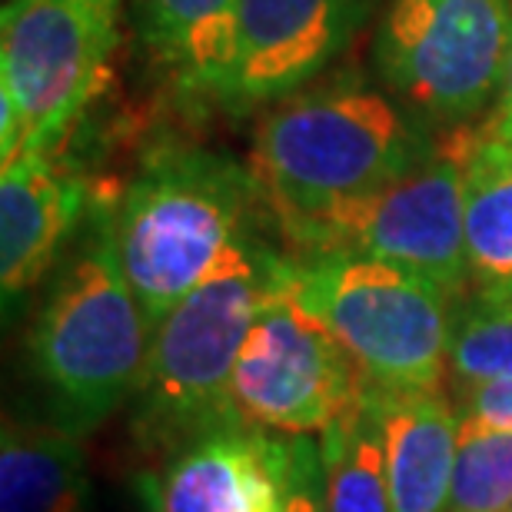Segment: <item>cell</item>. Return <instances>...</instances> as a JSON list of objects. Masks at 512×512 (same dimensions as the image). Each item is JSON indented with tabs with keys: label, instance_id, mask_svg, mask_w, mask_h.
Returning <instances> with one entry per match:
<instances>
[{
	"label": "cell",
	"instance_id": "9",
	"mask_svg": "<svg viewBox=\"0 0 512 512\" xmlns=\"http://www.w3.org/2000/svg\"><path fill=\"white\" fill-rule=\"evenodd\" d=\"M366 393L370 383L350 353L280 283L233 366L237 416L263 433L320 436Z\"/></svg>",
	"mask_w": 512,
	"mask_h": 512
},
{
	"label": "cell",
	"instance_id": "20",
	"mask_svg": "<svg viewBox=\"0 0 512 512\" xmlns=\"http://www.w3.org/2000/svg\"><path fill=\"white\" fill-rule=\"evenodd\" d=\"M280 512H326L320 436H286Z\"/></svg>",
	"mask_w": 512,
	"mask_h": 512
},
{
	"label": "cell",
	"instance_id": "7",
	"mask_svg": "<svg viewBox=\"0 0 512 512\" xmlns=\"http://www.w3.org/2000/svg\"><path fill=\"white\" fill-rule=\"evenodd\" d=\"M276 223L293 253H353L426 276L456 296L469 293L459 153L439 150L366 197Z\"/></svg>",
	"mask_w": 512,
	"mask_h": 512
},
{
	"label": "cell",
	"instance_id": "18",
	"mask_svg": "<svg viewBox=\"0 0 512 512\" xmlns=\"http://www.w3.org/2000/svg\"><path fill=\"white\" fill-rule=\"evenodd\" d=\"M446 380L453 393L469 386L512 380V300L476 296L459 303Z\"/></svg>",
	"mask_w": 512,
	"mask_h": 512
},
{
	"label": "cell",
	"instance_id": "3",
	"mask_svg": "<svg viewBox=\"0 0 512 512\" xmlns=\"http://www.w3.org/2000/svg\"><path fill=\"white\" fill-rule=\"evenodd\" d=\"M253 167L207 147H160L143 157L114 210V243L130 290L157 326L260 220Z\"/></svg>",
	"mask_w": 512,
	"mask_h": 512
},
{
	"label": "cell",
	"instance_id": "14",
	"mask_svg": "<svg viewBox=\"0 0 512 512\" xmlns=\"http://www.w3.org/2000/svg\"><path fill=\"white\" fill-rule=\"evenodd\" d=\"M383 429L393 512H446L459 446L456 399L439 389L383 393L373 389Z\"/></svg>",
	"mask_w": 512,
	"mask_h": 512
},
{
	"label": "cell",
	"instance_id": "24",
	"mask_svg": "<svg viewBox=\"0 0 512 512\" xmlns=\"http://www.w3.org/2000/svg\"><path fill=\"white\" fill-rule=\"evenodd\" d=\"M280 473H283V469H280ZM263 512H280V493H276V496L270 499V506H266Z\"/></svg>",
	"mask_w": 512,
	"mask_h": 512
},
{
	"label": "cell",
	"instance_id": "16",
	"mask_svg": "<svg viewBox=\"0 0 512 512\" xmlns=\"http://www.w3.org/2000/svg\"><path fill=\"white\" fill-rule=\"evenodd\" d=\"M90 476L80 436L47 423H4L0 512H87Z\"/></svg>",
	"mask_w": 512,
	"mask_h": 512
},
{
	"label": "cell",
	"instance_id": "13",
	"mask_svg": "<svg viewBox=\"0 0 512 512\" xmlns=\"http://www.w3.org/2000/svg\"><path fill=\"white\" fill-rule=\"evenodd\" d=\"M240 0H133V34L150 67L190 100L227 97Z\"/></svg>",
	"mask_w": 512,
	"mask_h": 512
},
{
	"label": "cell",
	"instance_id": "4",
	"mask_svg": "<svg viewBox=\"0 0 512 512\" xmlns=\"http://www.w3.org/2000/svg\"><path fill=\"white\" fill-rule=\"evenodd\" d=\"M150 343L153 326L117 256L114 217L94 210L84 243L57 273L30 333V356L57 423L87 436L137 396Z\"/></svg>",
	"mask_w": 512,
	"mask_h": 512
},
{
	"label": "cell",
	"instance_id": "2",
	"mask_svg": "<svg viewBox=\"0 0 512 512\" xmlns=\"http://www.w3.org/2000/svg\"><path fill=\"white\" fill-rule=\"evenodd\" d=\"M439 147L393 94L356 80L303 87L256 127L253 173L276 220L336 207L386 187Z\"/></svg>",
	"mask_w": 512,
	"mask_h": 512
},
{
	"label": "cell",
	"instance_id": "17",
	"mask_svg": "<svg viewBox=\"0 0 512 512\" xmlns=\"http://www.w3.org/2000/svg\"><path fill=\"white\" fill-rule=\"evenodd\" d=\"M326 512H393L373 386L363 403L320 433Z\"/></svg>",
	"mask_w": 512,
	"mask_h": 512
},
{
	"label": "cell",
	"instance_id": "6",
	"mask_svg": "<svg viewBox=\"0 0 512 512\" xmlns=\"http://www.w3.org/2000/svg\"><path fill=\"white\" fill-rule=\"evenodd\" d=\"M512 0H389L373 37L383 87L426 127L473 120L499 100Z\"/></svg>",
	"mask_w": 512,
	"mask_h": 512
},
{
	"label": "cell",
	"instance_id": "10",
	"mask_svg": "<svg viewBox=\"0 0 512 512\" xmlns=\"http://www.w3.org/2000/svg\"><path fill=\"white\" fill-rule=\"evenodd\" d=\"M373 7L376 0H240L227 110L240 114L310 87L346 54Z\"/></svg>",
	"mask_w": 512,
	"mask_h": 512
},
{
	"label": "cell",
	"instance_id": "15",
	"mask_svg": "<svg viewBox=\"0 0 512 512\" xmlns=\"http://www.w3.org/2000/svg\"><path fill=\"white\" fill-rule=\"evenodd\" d=\"M469 293L512 300V143L483 133L463 143Z\"/></svg>",
	"mask_w": 512,
	"mask_h": 512
},
{
	"label": "cell",
	"instance_id": "25",
	"mask_svg": "<svg viewBox=\"0 0 512 512\" xmlns=\"http://www.w3.org/2000/svg\"><path fill=\"white\" fill-rule=\"evenodd\" d=\"M509 512H512V509H509Z\"/></svg>",
	"mask_w": 512,
	"mask_h": 512
},
{
	"label": "cell",
	"instance_id": "22",
	"mask_svg": "<svg viewBox=\"0 0 512 512\" xmlns=\"http://www.w3.org/2000/svg\"><path fill=\"white\" fill-rule=\"evenodd\" d=\"M506 117H512V54H509L503 90H499V100H496V120H506Z\"/></svg>",
	"mask_w": 512,
	"mask_h": 512
},
{
	"label": "cell",
	"instance_id": "8",
	"mask_svg": "<svg viewBox=\"0 0 512 512\" xmlns=\"http://www.w3.org/2000/svg\"><path fill=\"white\" fill-rule=\"evenodd\" d=\"M120 0H7L0 100L20 124L17 157L57 153L94 100L117 44Z\"/></svg>",
	"mask_w": 512,
	"mask_h": 512
},
{
	"label": "cell",
	"instance_id": "19",
	"mask_svg": "<svg viewBox=\"0 0 512 512\" xmlns=\"http://www.w3.org/2000/svg\"><path fill=\"white\" fill-rule=\"evenodd\" d=\"M512 509V429L463 416L446 512Z\"/></svg>",
	"mask_w": 512,
	"mask_h": 512
},
{
	"label": "cell",
	"instance_id": "21",
	"mask_svg": "<svg viewBox=\"0 0 512 512\" xmlns=\"http://www.w3.org/2000/svg\"><path fill=\"white\" fill-rule=\"evenodd\" d=\"M453 399L463 416L483 419V423L499 429H512V380L459 389V393H453Z\"/></svg>",
	"mask_w": 512,
	"mask_h": 512
},
{
	"label": "cell",
	"instance_id": "23",
	"mask_svg": "<svg viewBox=\"0 0 512 512\" xmlns=\"http://www.w3.org/2000/svg\"><path fill=\"white\" fill-rule=\"evenodd\" d=\"M493 133H499L506 143H512V117H506V120H493V127H489Z\"/></svg>",
	"mask_w": 512,
	"mask_h": 512
},
{
	"label": "cell",
	"instance_id": "5",
	"mask_svg": "<svg viewBox=\"0 0 512 512\" xmlns=\"http://www.w3.org/2000/svg\"><path fill=\"white\" fill-rule=\"evenodd\" d=\"M283 283L383 393L439 389L463 296L353 253H286Z\"/></svg>",
	"mask_w": 512,
	"mask_h": 512
},
{
	"label": "cell",
	"instance_id": "1",
	"mask_svg": "<svg viewBox=\"0 0 512 512\" xmlns=\"http://www.w3.org/2000/svg\"><path fill=\"white\" fill-rule=\"evenodd\" d=\"M286 253L260 233L243 237L163 320L133 396V436L147 453L173 456L193 439L243 419L233 409V366L256 316L283 283Z\"/></svg>",
	"mask_w": 512,
	"mask_h": 512
},
{
	"label": "cell",
	"instance_id": "11",
	"mask_svg": "<svg viewBox=\"0 0 512 512\" xmlns=\"http://www.w3.org/2000/svg\"><path fill=\"white\" fill-rule=\"evenodd\" d=\"M90 187L57 153L20 157L0 177V286L4 303L27 293L57 263L77 223L87 217Z\"/></svg>",
	"mask_w": 512,
	"mask_h": 512
},
{
	"label": "cell",
	"instance_id": "12",
	"mask_svg": "<svg viewBox=\"0 0 512 512\" xmlns=\"http://www.w3.org/2000/svg\"><path fill=\"white\" fill-rule=\"evenodd\" d=\"M286 436L247 423L193 439L150 479L153 512H263L280 493Z\"/></svg>",
	"mask_w": 512,
	"mask_h": 512
}]
</instances>
